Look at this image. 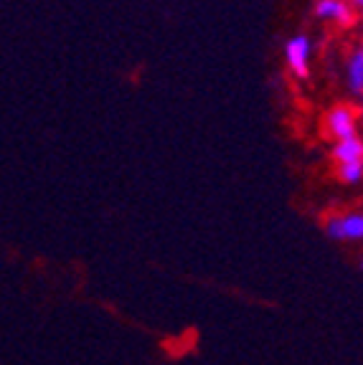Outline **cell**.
<instances>
[{
	"mask_svg": "<svg viewBox=\"0 0 363 365\" xmlns=\"http://www.w3.org/2000/svg\"><path fill=\"white\" fill-rule=\"evenodd\" d=\"M284 56H287V63L295 71V76L305 79L310 71V41H307V36H292L284 46Z\"/></svg>",
	"mask_w": 363,
	"mask_h": 365,
	"instance_id": "1",
	"label": "cell"
},
{
	"mask_svg": "<svg viewBox=\"0 0 363 365\" xmlns=\"http://www.w3.org/2000/svg\"><path fill=\"white\" fill-rule=\"evenodd\" d=\"M328 236L333 239H363V216L361 213H351V216H335L325 226Z\"/></svg>",
	"mask_w": 363,
	"mask_h": 365,
	"instance_id": "2",
	"label": "cell"
},
{
	"mask_svg": "<svg viewBox=\"0 0 363 365\" xmlns=\"http://www.w3.org/2000/svg\"><path fill=\"white\" fill-rule=\"evenodd\" d=\"M328 130L338 143L341 140H351V137H356V114L348 107H335L328 114Z\"/></svg>",
	"mask_w": 363,
	"mask_h": 365,
	"instance_id": "3",
	"label": "cell"
},
{
	"mask_svg": "<svg viewBox=\"0 0 363 365\" xmlns=\"http://www.w3.org/2000/svg\"><path fill=\"white\" fill-rule=\"evenodd\" d=\"M333 158L338 160V165H353V163H363V143L358 140V137L341 140V143H335Z\"/></svg>",
	"mask_w": 363,
	"mask_h": 365,
	"instance_id": "4",
	"label": "cell"
},
{
	"mask_svg": "<svg viewBox=\"0 0 363 365\" xmlns=\"http://www.w3.org/2000/svg\"><path fill=\"white\" fill-rule=\"evenodd\" d=\"M315 13L320 18H328V21L351 23V8H348L346 0H318Z\"/></svg>",
	"mask_w": 363,
	"mask_h": 365,
	"instance_id": "5",
	"label": "cell"
},
{
	"mask_svg": "<svg viewBox=\"0 0 363 365\" xmlns=\"http://www.w3.org/2000/svg\"><path fill=\"white\" fill-rule=\"evenodd\" d=\"M348 84L353 91H363V48L353 53L351 63H348Z\"/></svg>",
	"mask_w": 363,
	"mask_h": 365,
	"instance_id": "6",
	"label": "cell"
},
{
	"mask_svg": "<svg viewBox=\"0 0 363 365\" xmlns=\"http://www.w3.org/2000/svg\"><path fill=\"white\" fill-rule=\"evenodd\" d=\"M338 175L343 182H358L363 178V163H353V165H341Z\"/></svg>",
	"mask_w": 363,
	"mask_h": 365,
	"instance_id": "7",
	"label": "cell"
},
{
	"mask_svg": "<svg viewBox=\"0 0 363 365\" xmlns=\"http://www.w3.org/2000/svg\"><path fill=\"white\" fill-rule=\"evenodd\" d=\"M353 6H356V8H361V11H363V0H353Z\"/></svg>",
	"mask_w": 363,
	"mask_h": 365,
	"instance_id": "8",
	"label": "cell"
},
{
	"mask_svg": "<svg viewBox=\"0 0 363 365\" xmlns=\"http://www.w3.org/2000/svg\"><path fill=\"white\" fill-rule=\"evenodd\" d=\"M361 269H363V262H361Z\"/></svg>",
	"mask_w": 363,
	"mask_h": 365,
	"instance_id": "9",
	"label": "cell"
}]
</instances>
